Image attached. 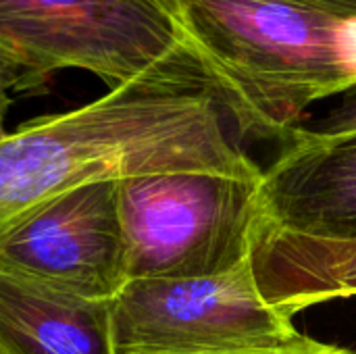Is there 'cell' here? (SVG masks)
I'll return each mask as SVG.
<instances>
[{
  "mask_svg": "<svg viewBox=\"0 0 356 354\" xmlns=\"http://www.w3.org/2000/svg\"><path fill=\"white\" fill-rule=\"evenodd\" d=\"M196 171L263 182L207 92L129 83L44 115L0 142V232L75 186Z\"/></svg>",
  "mask_w": 356,
  "mask_h": 354,
  "instance_id": "1",
  "label": "cell"
},
{
  "mask_svg": "<svg viewBox=\"0 0 356 354\" xmlns=\"http://www.w3.org/2000/svg\"><path fill=\"white\" fill-rule=\"evenodd\" d=\"M211 96L240 138L284 146L356 86V15L317 0H175Z\"/></svg>",
  "mask_w": 356,
  "mask_h": 354,
  "instance_id": "2",
  "label": "cell"
},
{
  "mask_svg": "<svg viewBox=\"0 0 356 354\" xmlns=\"http://www.w3.org/2000/svg\"><path fill=\"white\" fill-rule=\"evenodd\" d=\"M0 52L25 92L60 69H83L108 90L148 83L211 94L175 0H0Z\"/></svg>",
  "mask_w": 356,
  "mask_h": 354,
  "instance_id": "3",
  "label": "cell"
},
{
  "mask_svg": "<svg viewBox=\"0 0 356 354\" xmlns=\"http://www.w3.org/2000/svg\"><path fill=\"white\" fill-rule=\"evenodd\" d=\"M261 182L171 171L117 182L125 284L200 277L252 255Z\"/></svg>",
  "mask_w": 356,
  "mask_h": 354,
  "instance_id": "4",
  "label": "cell"
},
{
  "mask_svg": "<svg viewBox=\"0 0 356 354\" xmlns=\"http://www.w3.org/2000/svg\"><path fill=\"white\" fill-rule=\"evenodd\" d=\"M117 354H232L286 346L302 334L261 294L252 255L200 277L127 282L111 300Z\"/></svg>",
  "mask_w": 356,
  "mask_h": 354,
  "instance_id": "5",
  "label": "cell"
},
{
  "mask_svg": "<svg viewBox=\"0 0 356 354\" xmlns=\"http://www.w3.org/2000/svg\"><path fill=\"white\" fill-rule=\"evenodd\" d=\"M0 269L69 296L111 303L125 286L117 182L75 186L4 227Z\"/></svg>",
  "mask_w": 356,
  "mask_h": 354,
  "instance_id": "6",
  "label": "cell"
},
{
  "mask_svg": "<svg viewBox=\"0 0 356 354\" xmlns=\"http://www.w3.org/2000/svg\"><path fill=\"white\" fill-rule=\"evenodd\" d=\"M259 223L313 238H356V138L284 144L259 188Z\"/></svg>",
  "mask_w": 356,
  "mask_h": 354,
  "instance_id": "7",
  "label": "cell"
},
{
  "mask_svg": "<svg viewBox=\"0 0 356 354\" xmlns=\"http://www.w3.org/2000/svg\"><path fill=\"white\" fill-rule=\"evenodd\" d=\"M0 354H117L111 303L69 296L0 269Z\"/></svg>",
  "mask_w": 356,
  "mask_h": 354,
  "instance_id": "8",
  "label": "cell"
},
{
  "mask_svg": "<svg viewBox=\"0 0 356 354\" xmlns=\"http://www.w3.org/2000/svg\"><path fill=\"white\" fill-rule=\"evenodd\" d=\"M252 263L261 294L292 319L356 296V238H313L257 223Z\"/></svg>",
  "mask_w": 356,
  "mask_h": 354,
  "instance_id": "9",
  "label": "cell"
},
{
  "mask_svg": "<svg viewBox=\"0 0 356 354\" xmlns=\"http://www.w3.org/2000/svg\"><path fill=\"white\" fill-rule=\"evenodd\" d=\"M356 138V86L346 90L340 102L315 121H305L288 142L330 144ZM286 142V144H288Z\"/></svg>",
  "mask_w": 356,
  "mask_h": 354,
  "instance_id": "10",
  "label": "cell"
},
{
  "mask_svg": "<svg viewBox=\"0 0 356 354\" xmlns=\"http://www.w3.org/2000/svg\"><path fill=\"white\" fill-rule=\"evenodd\" d=\"M232 354H356L355 351L336 346V344H327V342H319L313 340L309 336H300L298 340L286 344V346H277V348H265V351H248V353H232Z\"/></svg>",
  "mask_w": 356,
  "mask_h": 354,
  "instance_id": "11",
  "label": "cell"
},
{
  "mask_svg": "<svg viewBox=\"0 0 356 354\" xmlns=\"http://www.w3.org/2000/svg\"><path fill=\"white\" fill-rule=\"evenodd\" d=\"M19 81H21L19 69L0 52V142L8 136V131L4 129V115L10 106L8 90H19Z\"/></svg>",
  "mask_w": 356,
  "mask_h": 354,
  "instance_id": "12",
  "label": "cell"
},
{
  "mask_svg": "<svg viewBox=\"0 0 356 354\" xmlns=\"http://www.w3.org/2000/svg\"><path fill=\"white\" fill-rule=\"evenodd\" d=\"M321 4H327V6H334V8H340V10H346V13H353L356 15V0H317Z\"/></svg>",
  "mask_w": 356,
  "mask_h": 354,
  "instance_id": "13",
  "label": "cell"
}]
</instances>
